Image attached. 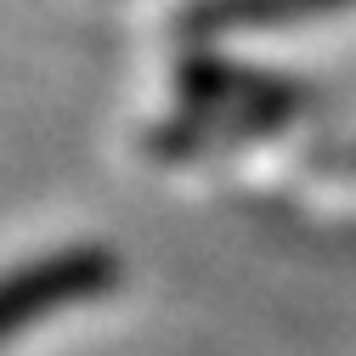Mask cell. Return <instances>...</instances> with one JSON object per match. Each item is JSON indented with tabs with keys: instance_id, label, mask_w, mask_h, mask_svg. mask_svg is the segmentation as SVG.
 Listing matches in <instances>:
<instances>
[{
	"instance_id": "6da1fadb",
	"label": "cell",
	"mask_w": 356,
	"mask_h": 356,
	"mask_svg": "<svg viewBox=\"0 0 356 356\" xmlns=\"http://www.w3.org/2000/svg\"><path fill=\"white\" fill-rule=\"evenodd\" d=\"M113 277H119L113 254H91V249L85 254H57L51 266H34V272H17V277L0 283V334L29 328V323L46 317V311L108 289Z\"/></svg>"
}]
</instances>
